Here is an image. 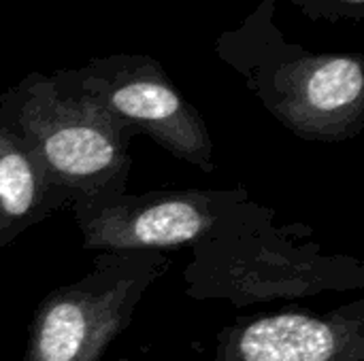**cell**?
Masks as SVG:
<instances>
[{
	"label": "cell",
	"instance_id": "6da1fadb",
	"mask_svg": "<svg viewBox=\"0 0 364 361\" xmlns=\"http://www.w3.org/2000/svg\"><path fill=\"white\" fill-rule=\"evenodd\" d=\"M275 2L262 0L245 21L215 38V53L237 70L262 106L303 140L341 143L364 130L360 53H314L286 40Z\"/></svg>",
	"mask_w": 364,
	"mask_h": 361
},
{
	"label": "cell",
	"instance_id": "7a4b0ae2",
	"mask_svg": "<svg viewBox=\"0 0 364 361\" xmlns=\"http://www.w3.org/2000/svg\"><path fill=\"white\" fill-rule=\"evenodd\" d=\"M277 211L196 243L183 270L194 300H226L235 309L273 300L341 294L364 287V264L328 255L303 223L275 226Z\"/></svg>",
	"mask_w": 364,
	"mask_h": 361
},
{
	"label": "cell",
	"instance_id": "3957f363",
	"mask_svg": "<svg viewBox=\"0 0 364 361\" xmlns=\"http://www.w3.org/2000/svg\"><path fill=\"white\" fill-rule=\"evenodd\" d=\"M0 119L21 136L70 206L126 191L134 136L51 74L30 72L0 94Z\"/></svg>",
	"mask_w": 364,
	"mask_h": 361
},
{
	"label": "cell",
	"instance_id": "277c9868",
	"mask_svg": "<svg viewBox=\"0 0 364 361\" xmlns=\"http://www.w3.org/2000/svg\"><path fill=\"white\" fill-rule=\"evenodd\" d=\"M168 266L164 251H100L85 277L38 302L21 361H100Z\"/></svg>",
	"mask_w": 364,
	"mask_h": 361
},
{
	"label": "cell",
	"instance_id": "5b68a950",
	"mask_svg": "<svg viewBox=\"0 0 364 361\" xmlns=\"http://www.w3.org/2000/svg\"><path fill=\"white\" fill-rule=\"evenodd\" d=\"M271 206L250 198L245 187L154 189L73 204L87 251H168L241 228Z\"/></svg>",
	"mask_w": 364,
	"mask_h": 361
},
{
	"label": "cell",
	"instance_id": "8992f818",
	"mask_svg": "<svg viewBox=\"0 0 364 361\" xmlns=\"http://www.w3.org/2000/svg\"><path fill=\"white\" fill-rule=\"evenodd\" d=\"M51 77L64 89L94 102L134 138L145 134L173 157L215 172V145L200 111L183 98L154 57H92L81 68L58 70Z\"/></svg>",
	"mask_w": 364,
	"mask_h": 361
},
{
	"label": "cell",
	"instance_id": "52a82bcc",
	"mask_svg": "<svg viewBox=\"0 0 364 361\" xmlns=\"http://www.w3.org/2000/svg\"><path fill=\"white\" fill-rule=\"evenodd\" d=\"M215 361H364V300L328 313L239 317L215 336Z\"/></svg>",
	"mask_w": 364,
	"mask_h": 361
},
{
	"label": "cell",
	"instance_id": "ba28073f",
	"mask_svg": "<svg viewBox=\"0 0 364 361\" xmlns=\"http://www.w3.org/2000/svg\"><path fill=\"white\" fill-rule=\"evenodd\" d=\"M64 206H70L68 198L21 136L0 119V249Z\"/></svg>",
	"mask_w": 364,
	"mask_h": 361
},
{
	"label": "cell",
	"instance_id": "9c48e42d",
	"mask_svg": "<svg viewBox=\"0 0 364 361\" xmlns=\"http://www.w3.org/2000/svg\"><path fill=\"white\" fill-rule=\"evenodd\" d=\"M314 21H341L364 19V0H290Z\"/></svg>",
	"mask_w": 364,
	"mask_h": 361
}]
</instances>
